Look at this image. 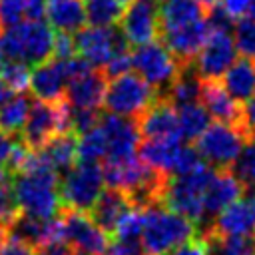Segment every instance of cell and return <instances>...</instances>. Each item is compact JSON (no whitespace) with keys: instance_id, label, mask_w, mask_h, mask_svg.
<instances>
[{"instance_id":"6da1fadb","label":"cell","mask_w":255,"mask_h":255,"mask_svg":"<svg viewBox=\"0 0 255 255\" xmlns=\"http://www.w3.org/2000/svg\"><path fill=\"white\" fill-rule=\"evenodd\" d=\"M58 185L60 175L36 151L30 153L20 171L10 175V187L18 209L40 219H50L62 211Z\"/></svg>"},{"instance_id":"7a4b0ae2","label":"cell","mask_w":255,"mask_h":255,"mask_svg":"<svg viewBox=\"0 0 255 255\" xmlns=\"http://www.w3.org/2000/svg\"><path fill=\"white\" fill-rule=\"evenodd\" d=\"M213 173L215 169L201 161L187 173L169 175L161 193V205L193 221L197 233L203 223V191Z\"/></svg>"},{"instance_id":"3957f363","label":"cell","mask_w":255,"mask_h":255,"mask_svg":"<svg viewBox=\"0 0 255 255\" xmlns=\"http://www.w3.org/2000/svg\"><path fill=\"white\" fill-rule=\"evenodd\" d=\"M195 235L197 231L193 221L163 207L161 203L143 209V229L139 237L143 255H167L179 243Z\"/></svg>"},{"instance_id":"277c9868","label":"cell","mask_w":255,"mask_h":255,"mask_svg":"<svg viewBox=\"0 0 255 255\" xmlns=\"http://www.w3.org/2000/svg\"><path fill=\"white\" fill-rule=\"evenodd\" d=\"M0 50L8 60H18L28 66H38L52 58V50H54L52 28L42 20L18 22L16 26L6 28V32H2Z\"/></svg>"},{"instance_id":"5b68a950","label":"cell","mask_w":255,"mask_h":255,"mask_svg":"<svg viewBox=\"0 0 255 255\" xmlns=\"http://www.w3.org/2000/svg\"><path fill=\"white\" fill-rule=\"evenodd\" d=\"M62 131H70L68 102L64 98L56 100V102L36 100V102H32L26 122L20 129V141L28 149L36 151Z\"/></svg>"},{"instance_id":"8992f818","label":"cell","mask_w":255,"mask_h":255,"mask_svg":"<svg viewBox=\"0 0 255 255\" xmlns=\"http://www.w3.org/2000/svg\"><path fill=\"white\" fill-rule=\"evenodd\" d=\"M157 98V92L137 74H122L108 80L102 106L116 116L137 120Z\"/></svg>"},{"instance_id":"52a82bcc","label":"cell","mask_w":255,"mask_h":255,"mask_svg":"<svg viewBox=\"0 0 255 255\" xmlns=\"http://www.w3.org/2000/svg\"><path fill=\"white\" fill-rule=\"evenodd\" d=\"M247 141H251V137L245 129L215 122L209 124L207 129L195 139V149L199 157L213 169H231Z\"/></svg>"},{"instance_id":"ba28073f","label":"cell","mask_w":255,"mask_h":255,"mask_svg":"<svg viewBox=\"0 0 255 255\" xmlns=\"http://www.w3.org/2000/svg\"><path fill=\"white\" fill-rule=\"evenodd\" d=\"M181 66L183 64L163 46V42L157 40L135 46V50H131V68L157 92V96L167 92Z\"/></svg>"},{"instance_id":"9c48e42d","label":"cell","mask_w":255,"mask_h":255,"mask_svg":"<svg viewBox=\"0 0 255 255\" xmlns=\"http://www.w3.org/2000/svg\"><path fill=\"white\" fill-rule=\"evenodd\" d=\"M58 189H60L62 207L90 213L98 195L104 189L102 165L100 163H76L72 169L66 171Z\"/></svg>"},{"instance_id":"30bf717a","label":"cell","mask_w":255,"mask_h":255,"mask_svg":"<svg viewBox=\"0 0 255 255\" xmlns=\"http://www.w3.org/2000/svg\"><path fill=\"white\" fill-rule=\"evenodd\" d=\"M235 54H237V48L229 32L209 30L205 42L201 44L191 64L199 80H219L225 74V70L233 64Z\"/></svg>"},{"instance_id":"8fae6325","label":"cell","mask_w":255,"mask_h":255,"mask_svg":"<svg viewBox=\"0 0 255 255\" xmlns=\"http://www.w3.org/2000/svg\"><path fill=\"white\" fill-rule=\"evenodd\" d=\"M60 215L64 223V243H68L76 251H86L92 255H106L108 245H110V235L104 233L94 223L90 213L62 207Z\"/></svg>"},{"instance_id":"7c38bea8","label":"cell","mask_w":255,"mask_h":255,"mask_svg":"<svg viewBox=\"0 0 255 255\" xmlns=\"http://www.w3.org/2000/svg\"><path fill=\"white\" fill-rule=\"evenodd\" d=\"M124 42L128 40L120 28L114 26H84L74 36L76 54L84 58L92 68H104Z\"/></svg>"},{"instance_id":"4fadbf2b","label":"cell","mask_w":255,"mask_h":255,"mask_svg":"<svg viewBox=\"0 0 255 255\" xmlns=\"http://www.w3.org/2000/svg\"><path fill=\"white\" fill-rule=\"evenodd\" d=\"M100 128L106 135L108 151L106 159L110 161H122L135 157L137 147L141 143V133L137 128V120L124 118L116 114H102L100 116Z\"/></svg>"},{"instance_id":"5bb4252c","label":"cell","mask_w":255,"mask_h":255,"mask_svg":"<svg viewBox=\"0 0 255 255\" xmlns=\"http://www.w3.org/2000/svg\"><path fill=\"white\" fill-rule=\"evenodd\" d=\"M118 24L129 46H141L159 36L157 8L147 0H131Z\"/></svg>"},{"instance_id":"9a60e30c","label":"cell","mask_w":255,"mask_h":255,"mask_svg":"<svg viewBox=\"0 0 255 255\" xmlns=\"http://www.w3.org/2000/svg\"><path fill=\"white\" fill-rule=\"evenodd\" d=\"M207 231L219 235H255V185L245 187L243 195L227 205Z\"/></svg>"},{"instance_id":"2e32d148","label":"cell","mask_w":255,"mask_h":255,"mask_svg":"<svg viewBox=\"0 0 255 255\" xmlns=\"http://www.w3.org/2000/svg\"><path fill=\"white\" fill-rule=\"evenodd\" d=\"M243 191H245V185L231 173V169H215L213 177L209 179L203 191V221L207 219V229L227 205H231L235 199L243 195Z\"/></svg>"},{"instance_id":"e0dca14e","label":"cell","mask_w":255,"mask_h":255,"mask_svg":"<svg viewBox=\"0 0 255 255\" xmlns=\"http://www.w3.org/2000/svg\"><path fill=\"white\" fill-rule=\"evenodd\" d=\"M137 128H139L141 137H145V139L179 137L177 108L167 98L157 96L155 102L137 118Z\"/></svg>"},{"instance_id":"ac0fdd59","label":"cell","mask_w":255,"mask_h":255,"mask_svg":"<svg viewBox=\"0 0 255 255\" xmlns=\"http://www.w3.org/2000/svg\"><path fill=\"white\" fill-rule=\"evenodd\" d=\"M207 34H209V26H207L205 16L201 20H195V22H189V24H183V26H177V28L159 32L163 46L181 64L193 62V58L199 52L201 44L205 42Z\"/></svg>"},{"instance_id":"d6986e66","label":"cell","mask_w":255,"mask_h":255,"mask_svg":"<svg viewBox=\"0 0 255 255\" xmlns=\"http://www.w3.org/2000/svg\"><path fill=\"white\" fill-rule=\"evenodd\" d=\"M199 104L209 112L211 118H215V122L231 124L243 129V104L233 100L219 80H201Z\"/></svg>"},{"instance_id":"ffe728a7","label":"cell","mask_w":255,"mask_h":255,"mask_svg":"<svg viewBox=\"0 0 255 255\" xmlns=\"http://www.w3.org/2000/svg\"><path fill=\"white\" fill-rule=\"evenodd\" d=\"M106 86H108V78H106L104 70L102 68H92L86 74L68 82L66 92H64V100L72 108L98 110L104 102Z\"/></svg>"},{"instance_id":"44dd1931","label":"cell","mask_w":255,"mask_h":255,"mask_svg":"<svg viewBox=\"0 0 255 255\" xmlns=\"http://www.w3.org/2000/svg\"><path fill=\"white\" fill-rule=\"evenodd\" d=\"M68 86V78L64 74L62 62L58 58H50L38 66H34V70L30 72V92L38 98V100H46V102H56L64 98Z\"/></svg>"},{"instance_id":"7402d4cb","label":"cell","mask_w":255,"mask_h":255,"mask_svg":"<svg viewBox=\"0 0 255 255\" xmlns=\"http://www.w3.org/2000/svg\"><path fill=\"white\" fill-rule=\"evenodd\" d=\"M129 199L124 191L116 189V187H108L102 189V193L98 195L94 207L90 209V217L94 219V223L112 237L120 217L129 209Z\"/></svg>"},{"instance_id":"603a6c76","label":"cell","mask_w":255,"mask_h":255,"mask_svg":"<svg viewBox=\"0 0 255 255\" xmlns=\"http://www.w3.org/2000/svg\"><path fill=\"white\" fill-rule=\"evenodd\" d=\"M76 145H78V135L74 131H62L54 135L48 143H44L40 149H36V153L60 175L78 163Z\"/></svg>"},{"instance_id":"cb8c5ba5","label":"cell","mask_w":255,"mask_h":255,"mask_svg":"<svg viewBox=\"0 0 255 255\" xmlns=\"http://www.w3.org/2000/svg\"><path fill=\"white\" fill-rule=\"evenodd\" d=\"M221 78H223L221 86L233 100L243 104L255 96V60L253 58L241 56L239 60H233V64L225 70Z\"/></svg>"},{"instance_id":"d4e9b609","label":"cell","mask_w":255,"mask_h":255,"mask_svg":"<svg viewBox=\"0 0 255 255\" xmlns=\"http://www.w3.org/2000/svg\"><path fill=\"white\" fill-rule=\"evenodd\" d=\"M179 147H181L179 137L145 139L143 143H139L137 153H139V159L143 163H147L151 169H155L159 173H165V175H171Z\"/></svg>"},{"instance_id":"484cf974","label":"cell","mask_w":255,"mask_h":255,"mask_svg":"<svg viewBox=\"0 0 255 255\" xmlns=\"http://www.w3.org/2000/svg\"><path fill=\"white\" fill-rule=\"evenodd\" d=\"M44 14L48 24L58 32H78L86 24V10L82 0H46Z\"/></svg>"},{"instance_id":"4316f807","label":"cell","mask_w":255,"mask_h":255,"mask_svg":"<svg viewBox=\"0 0 255 255\" xmlns=\"http://www.w3.org/2000/svg\"><path fill=\"white\" fill-rule=\"evenodd\" d=\"M159 16V32L171 30L205 16V8L197 0H163L157 6Z\"/></svg>"},{"instance_id":"83f0119b","label":"cell","mask_w":255,"mask_h":255,"mask_svg":"<svg viewBox=\"0 0 255 255\" xmlns=\"http://www.w3.org/2000/svg\"><path fill=\"white\" fill-rule=\"evenodd\" d=\"M199 92H201V80H199L193 64L187 62V64L181 66L177 78L167 88L163 98H167L175 108H179V106H185V104L199 102Z\"/></svg>"},{"instance_id":"f1b7e54d","label":"cell","mask_w":255,"mask_h":255,"mask_svg":"<svg viewBox=\"0 0 255 255\" xmlns=\"http://www.w3.org/2000/svg\"><path fill=\"white\" fill-rule=\"evenodd\" d=\"M207 243L209 255H253L255 253V235H219L207 231L201 235Z\"/></svg>"},{"instance_id":"f546056e","label":"cell","mask_w":255,"mask_h":255,"mask_svg":"<svg viewBox=\"0 0 255 255\" xmlns=\"http://www.w3.org/2000/svg\"><path fill=\"white\" fill-rule=\"evenodd\" d=\"M177 122H179V137L185 141H195L207 129L211 116L199 102H193L177 108Z\"/></svg>"},{"instance_id":"4dcf8cb0","label":"cell","mask_w":255,"mask_h":255,"mask_svg":"<svg viewBox=\"0 0 255 255\" xmlns=\"http://www.w3.org/2000/svg\"><path fill=\"white\" fill-rule=\"evenodd\" d=\"M32 106V98L26 92L14 94L12 98H8L2 106H0V129H4L6 133H20L26 116L30 112Z\"/></svg>"},{"instance_id":"1f68e13d","label":"cell","mask_w":255,"mask_h":255,"mask_svg":"<svg viewBox=\"0 0 255 255\" xmlns=\"http://www.w3.org/2000/svg\"><path fill=\"white\" fill-rule=\"evenodd\" d=\"M106 151H108V143L100 124L90 131L78 135V145H76L78 163H98L100 159H106Z\"/></svg>"},{"instance_id":"d6a6232c","label":"cell","mask_w":255,"mask_h":255,"mask_svg":"<svg viewBox=\"0 0 255 255\" xmlns=\"http://www.w3.org/2000/svg\"><path fill=\"white\" fill-rule=\"evenodd\" d=\"M86 10V22L90 26H116L124 14V6L118 0H82Z\"/></svg>"},{"instance_id":"836d02e7","label":"cell","mask_w":255,"mask_h":255,"mask_svg":"<svg viewBox=\"0 0 255 255\" xmlns=\"http://www.w3.org/2000/svg\"><path fill=\"white\" fill-rule=\"evenodd\" d=\"M141 229H143V211L129 207L118 221L114 233L110 239H118V241H139L141 237ZM141 243V241H139Z\"/></svg>"},{"instance_id":"e575fe53","label":"cell","mask_w":255,"mask_h":255,"mask_svg":"<svg viewBox=\"0 0 255 255\" xmlns=\"http://www.w3.org/2000/svg\"><path fill=\"white\" fill-rule=\"evenodd\" d=\"M0 80H2L14 94L26 92V90L30 88V66L24 64V62H18V60L4 62V64L0 66Z\"/></svg>"},{"instance_id":"d590c367","label":"cell","mask_w":255,"mask_h":255,"mask_svg":"<svg viewBox=\"0 0 255 255\" xmlns=\"http://www.w3.org/2000/svg\"><path fill=\"white\" fill-rule=\"evenodd\" d=\"M231 173L245 187H253L255 185V137L243 145L241 153L237 155L235 163L231 165Z\"/></svg>"},{"instance_id":"8d00e7d4","label":"cell","mask_w":255,"mask_h":255,"mask_svg":"<svg viewBox=\"0 0 255 255\" xmlns=\"http://www.w3.org/2000/svg\"><path fill=\"white\" fill-rule=\"evenodd\" d=\"M233 44L241 56L255 60V18H239L235 22Z\"/></svg>"},{"instance_id":"74e56055","label":"cell","mask_w":255,"mask_h":255,"mask_svg":"<svg viewBox=\"0 0 255 255\" xmlns=\"http://www.w3.org/2000/svg\"><path fill=\"white\" fill-rule=\"evenodd\" d=\"M106 78H116V76H122V74H128L131 70V50H129V44L124 42L114 54L112 58L108 60V64L102 68Z\"/></svg>"},{"instance_id":"f35d334b","label":"cell","mask_w":255,"mask_h":255,"mask_svg":"<svg viewBox=\"0 0 255 255\" xmlns=\"http://www.w3.org/2000/svg\"><path fill=\"white\" fill-rule=\"evenodd\" d=\"M205 20H207V26L209 30H223V32H229L233 30L235 26V18L221 6V2L205 8Z\"/></svg>"},{"instance_id":"ab89813d","label":"cell","mask_w":255,"mask_h":255,"mask_svg":"<svg viewBox=\"0 0 255 255\" xmlns=\"http://www.w3.org/2000/svg\"><path fill=\"white\" fill-rule=\"evenodd\" d=\"M24 18L22 0H0V28H12Z\"/></svg>"},{"instance_id":"60d3db41","label":"cell","mask_w":255,"mask_h":255,"mask_svg":"<svg viewBox=\"0 0 255 255\" xmlns=\"http://www.w3.org/2000/svg\"><path fill=\"white\" fill-rule=\"evenodd\" d=\"M76 56V44H74V36L68 32H58L54 36V50H52V58L64 60Z\"/></svg>"},{"instance_id":"b9f144b4","label":"cell","mask_w":255,"mask_h":255,"mask_svg":"<svg viewBox=\"0 0 255 255\" xmlns=\"http://www.w3.org/2000/svg\"><path fill=\"white\" fill-rule=\"evenodd\" d=\"M167 255H209L207 253V243L203 237L195 235L183 243H179L175 249H171Z\"/></svg>"},{"instance_id":"7bdbcfd3","label":"cell","mask_w":255,"mask_h":255,"mask_svg":"<svg viewBox=\"0 0 255 255\" xmlns=\"http://www.w3.org/2000/svg\"><path fill=\"white\" fill-rule=\"evenodd\" d=\"M36 247H32L30 243L26 241H20V239H14V237H8L0 243V255H36Z\"/></svg>"},{"instance_id":"ee69618b","label":"cell","mask_w":255,"mask_h":255,"mask_svg":"<svg viewBox=\"0 0 255 255\" xmlns=\"http://www.w3.org/2000/svg\"><path fill=\"white\" fill-rule=\"evenodd\" d=\"M24 2V16L28 20H40L44 16L46 0H22Z\"/></svg>"},{"instance_id":"f6af8a7d","label":"cell","mask_w":255,"mask_h":255,"mask_svg":"<svg viewBox=\"0 0 255 255\" xmlns=\"http://www.w3.org/2000/svg\"><path fill=\"white\" fill-rule=\"evenodd\" d=\"M251 0H221V6L233 16V18H243Z\"/></svg>"},{"instance_id":"bcb514c9","label":"cell","mask_w":255,"mask_h":255,"mask_svg":"<svg viewBox=\"0 0 255 255\" xmlns=\"http://www.w3.org/2000/svg\"><path fill=\"white\" fill-rule=\"evenodd\" d=\"M70 253L72 251L68 243H50L36 251V255H70Z\"/></svg>"},{"instance_id":"7dc6e473","label":"cell","mask_w":255,"mask_h":255,"mask_svg":"<svg viewBox=\"0 0 255 255\" xmlns=\"http://www.w3.org/2000/svg\"><path fill=\"white\" fill-rule=\"evenodd\" d=\"M10 137H12L10 133H6L4 129H0V163L2 165L6 163V159H8V155H10L12 147H14V141Z\"/></svg>"},{"instance_id":"c3c4849f","label":"cell","mask_w":255,"mask_h":255,"mask_svg":"<svg viewBox=\"0 0 255 255\" xmlns=\"http://www.w3.org/2000/svg\"><path fill=\"white\" fill-rule=\"evenodd\" d=\"M12 96H14V92H12V90H10V88L0 80V106H2L8 98H12Z\"/></svg>"},{"instance_id":"681fc988","label":"cell","mask_w":255,"mask_h":255,"mask_svg":"<svg viewBox=\"0 0 255 255\" xmlns=\"http://www.w3.org/2000/svg\"><path fill=\"white\" fill-rule=\"evenodd\" d=\"M8 181H10V173H8V171H6V167L0 163V187H2V185H6Z\"/></svg>"},{"instance_id":"f907efd6","label":"cell","mask_w":255,"mask_h":255,"mask_svg":"<svg viewBox=\"0 0 255 255\" xmlns=\"http://www.w3.org/2000/svg\"><path fill=\"white\" fill-rule=\"evenodd\" d=\"M197 2H199V4L203 6V8H209V6H213V4H217L219 0H197Z\"/></svg>"},{"instance_id":"816d5d0a","label":"cell","mask_w":255,"mask_h":255,"mask_svg":"<svg viewBox=\"0 0 255 255\" xmlns=\"http://www.w3.org/2000/svg\"><path fill=\"white\" fill-rule=\"evenodd\" d=\"M70 255H92V253H86V251H74V253H70Z\"/></svg>"},{"instance_id":"f5cc1de1","label":"cell","mask_w":255,"mask_h":255,"mask_svg":"<svg viewBox=\"0 0 255 255\" xmlns=\"http://www.w3.org/2000/svg\"><path fill=\"white\" fill-rule=\"evenodd\" d=\"M118 2H120V4H122V6H124V4H126V6H128V4H129V2H131V0H118Z\"/></svg>"},{"instance_id":"db71d44e","label":"cell","mask_w":255,"mask_h":255,"mask_svg":"<svg viewBox=\"0 0 255 255\" xmlns=\"http://www.w3.org/2000/svg\"><path fill=\"white\" fill-rule=\"evenodd\" d=\"M0 36H2V28H0Z\"/></svg>"},{"instance_id":"11a10c76","label":"cell","mask_w":255,"mask_h":255,"mask_svg":"<svg viewBox=\"0 0 255 255\" xmlns=\"http://www.w3.org/2000/svg\"><path fill=\"white\" fill-rule=\"evenodd\" d=\"M147 2H153V0H147Z\"/></svg>"}]
</instances>
